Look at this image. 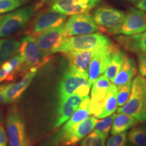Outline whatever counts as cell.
<instances>
[{
  "mask_svg": "<svg viewBox=\"0 0 146 146\" xmlns=\"http://www.w3.org/2000/svg\"><path fill=\"white\" fill-rule=\"evenodd\" d=\"M116 112L130 115L139 123L146 122V81L141 74L133 79L129 100L116 109Z\"/></svg>",
  "mask_w": 146,
  "mask_h": 146,
  "instance_id": "obj_1",
  "label": "cell"
},
{
  "mask_svg": "<svg viewBox=\"0 0 146 146\" xmlns=\"http://www.w3.org/2000/svg\"><path fill=\"white\" fill-rule=\"evenodd\" d=\"M110 43H112L110 40L100 33L68 36L64 39L57 53L98 50Z\"/></svg>",
  "mask_w": 146,
  "mask_h": 146,
  "instance_id": "obj_2",
  "label": "cell"
},
{
  "mask_svg": "<svg viewBox=\"0 0 146 146\" xmlns=\"http://www.w3.org/2000/svg\"><path fill=\"white\" fill-rule=\"evenodd\" d=\"M18 54L23 60L24 76L32 69L38 70L53 59L52 56H47L38 47L35 39L29 35L22 38Z\"/></svg>",
  "mask_w": 146,
  "mask_h": 146,
  "instance_id": "obj_3",
  "label": "cell"
},
{
  "mask_svg": "<svg viewBox=\"0 0 146 146\" xmlns=\"http://www.w3.org/2000/svg\"><path fill=\"white\" fill-rule=\"evenodd\" d=\"M5 125L10 146H31L23 114L16 106L9 108L5 118Z\"/></svg>",
  "mask_w": 146,
  "mask_h": 146,
  "instance_id": "obj_4",
  "label": "cell"
},
{
  "mask_svg": "<svg viewBox=\"0 0 146 146\" xmlns=\"http://www.w3.org/2000/svg\"><path fill=\"white\" fill-rule=\"evenodd\" d=\"M38 9L36 3L20 8L3 16L0 20V37L10 36L23 28Z\"/></svg>",
  "mask_w": 146,
  "mask_h": 146,
  "instance_id": "obj_5",
  "label": "cell"
},
{
  "mask_svg": "<svg viewBox=\"0 0 146 146\" xmlns=\"http://www.w3.org/2000/svg\"><path fill=\"white\" fill-rule=\"evenodd\" d=\"M123 11L110 7H101L93 14L92 17L100 31L110 35H117L125 19Z\"/></svg>",
  "mask_w": 146,
  "mask_h": 146,
  "instance_id": "obj_6",
  "label": "cell"
},
{
  "mask_svg": "<svg viewBox=\"0 0 146 146\" xmlns=\"http://www.w3.org/2000/svg\"><path fill=\"white\" fill-rule=\"evenodd\" d=\"M66 15L52 8L42 10L33 20L28 30V35L36 37L41 33L64 25Z\"/></svg>",
  "mask_w": 146,
  "mask_h": 146,
  "instance_id": "obj_7",
  "label": "cell"
},
{
  "mask_svg": "<svg viewBox=\"0 0 146 146\" xmlns=\"http://www.w3.org/2000/svg\"><path fill=\"white\" fill-rule=\"evenodd\" d=\"M89 84L88 72H82L68 66L60 83L58 91L59 101L74 94L83 85Z\"/></svg>",
  "mask_w": 146,
  "mask_h": 146,
  "instance_id": "obj_8",
  "label": "cell"
},
{
  "mask_svg": "<svg viewBox=\"0 0 146 146\" xmlns=\"http://www.w3.org/2000/svg\"><path fill=\"white\" fill-rule=\"evenodd\" d=\"M64 30L65 36L68 37L94 33L100 29L92 16L87 12L72 15L64 24Z\"/></svg>",
  "mask_w": 146,
  "mask_h": 146,
  "instance_id": "obj_9",
  "label": "cell"
},
{
  "mask_svg": "<svg viewBox=\"0 0 146 146\" xmlns=\"http://www.w3.org/2000/svg\"><path fill=\"white\" fill-rule=\"evenodd\" d=\"M106 76L101 75L93 83L89 110L90 114L96 118H98L103 110L105 98L112 85Z\"/></svg>",
  "mask_w": 146,
  "mask_h": 146,
  "instance_id": "obj_10",
  "label": "cell"
},
{
  "mask_svg": "<svg viewBox=\"0 0 146 146\" xmlns=\"http://www.w3.org/2000/svg\"><path fill=\"white\" fill-rule=\"evenodd\" d=\"M64 27V25L49 29L35 37L36 44L43 54L52 56L57 53L58 49L66 38Z\"/></svg>",
  "mask_w": 146,
  "mask_h": 146,
  "instance_id": "obj_11",
  "label": "cell"
},
{
  "mask_svg": "<svg viewBox=\"0 0 146 146\" xmlns=\"http://www.w3.org/2000/svg\"><path fill=\"white\" fill-rule=\"evenodd\" d=\"M101 0H52L51 8L65 15L87 13Z\"/></svg>",
  "mask_w": 146,
  "mask_h": 146,
  "instance_id": "obj_12",
  "label": "cell"
},
{
  "mask_svg": "<svg viewBox=\"0 0 146 146\" xmlns=\"http://www.w3.org/2000/svg\"><path fill=\"white\" fill-rule=\"evenodd\" d=\"M113 43L105 46L99 50H96L88 66V80L90 85H92L94 82L102 75L106 70L110 60L112 49L114 47Z\"/></svg>",
  "mask_w": 146,
  "mask_h": 146,
  "instance_id": "obj_13",
  "label": "cell"
},
{
  "mask_svg": "<svg viewBox=\"0 0 146 146\" xmlns=\"http://www.w3.org/2000/svg\"><path fill=\"white\" fill-rule=\"evenodd\" d=\"M145 31H146L145 13L141 10L131 8L125 14V19L118 30V34L133 35Z\"/></svg>",
  "mask_w": 146,
  "mask_h": 146,
  "instance_id": "obj_14",
  "label": "cell"
},
{
  "mask_svg": "<svg viewBox=\"0 0 146 146\" xmlns=\"http://www.w3.org/2000/svg\"><path fill=\"white\" fill-rule=\"evenodd\" d=\"M83 98L77 94H74L59 102L55 129L59 128L72 116Z\"/></svg>",
  "mask_w": 146,
  "mask_h": 146,
  "instance_id": "obj_15",
  "label": "cell"
},
{
  "mask_svg": "<svg viewBox=\"0 0 146 146\" xmlns=\"http://www.w3.org/2000/svg\"><path fill=\"white\" fill-rule=\"evenodd\" d=\"M36 69H32L23 76L20 81L7 85L4 90L5 104H12L19 100L37 72Z\"/></svg>",
  "mask_w": 146,
  "mask_h": 146,
  "instance_id": "obj_16",
  "label": "cell"
},
{
  "mask_svg": "<svg viewBox=\"0 0 146 146\" xmlns=\"http://www.w3.org/2000/svg\"><path fill=\"white\" fill-rule=\"evenodd\" d=\"M23 60L19 54L5 62L0 66V83H10L23 76Z\"/></svg>",
  "mask_w": 146,
  "mask_h": 146,
  "instance_id": "obj_17",
  "label": "cell"
},
{
  "mask_svg": "<svg viewBox=\"0 0 146 146\" xmlns=\"http://www.w3.org/2000/svg\"><path fill=\"white\" fill-rule=\"evenodd\" d=\"M118 44L126 50L133 53L146 52V31L133 35L116 37Z\"/></svg>",
  "mask_w": 146,
  "mask_h": 146,
  "instance_id": "obj_18",
  "label": "cell"
},
{
  "mask_svg": "<svg viewBox=\"0 0 146 146\" xmlns=\"http://www.w3.org/2000/svg\"><path fill=\"white\" fill-rule=\"evenodd\" d=\"M96 50H98L68 52L63 53V54L68 60L70 66L78 69L82 72H87L89 62Z\"/></svg>",
  "mask_w": 146,
  "mask_h": 146,
  "instance_id": "obj_19",
  "label": "cell"
},
{
  "mask_svg": "<svg viewBox=\"0 0 146 146\" xmlns=\"http://www.w3.org/2000/svg\"><path fill=\"white\" fill-rule=\"evenodd\" d=\"M96 120V118L94 116H89L87 119L76 125L69 137L67 146H74L83 139L95 129Z\"/></svg>",
  "mask_w": 146,
  "mask_h": 146,
  "instance_id": "obj_20",
  "label": "cell"
},
{
  "mask_svg": "<svg viewBox=\"0 0 146 146\" xmlns=\"http://www.w3.org/2000/svg\"><path fill=\"white\" fill-rule=\"evenodd\" d=\"M137 72V68L135 60L132 58L127 57L114 78L112 83L118 87L132 81Z\"/></svg>",
  "mask_w": 146,
  "mask_h": 146,
  "instance_id": "obj_21",
  "label": "cell"
},
{
  "mask_svg": "<svg viewBox=\"0 0 146 146\" xmlns=\"http://www.w3.org/2000/svg\"><path fill=\"white\" fill-rule=\"evenodd\" d=\"M127 57V55L123 50H122L118 45H114L110 60L104 72V76H106L112 83Z\"/></svg>",
  "mask_w": 146,
  "mask_h": 146,
  "instance_id": "obj_22",
  "label": "cell"
},
{
  "mask_svg": "<svg viewBox=\"0 0 146 146\" xmlns=\"http://www.w3.org/2000/svg\"><path fill=\"white\" fill-rule=\"evenodd\" d=\"M139 122L130 115L124 113H116L113 120L110 133L112 135L125 132Z\"/></svg>",
  "mask_w": 146,
  "mask_h": 146,
  "instance_id": "obj_23",
  "label": "cell"
},
{
  "mask_svg": "<svg viewBox=\"0 0 146 146\" xmlns=\"http://www.w3.org/2000/svg\"><path fill=\"white\" fill-rule=\"evenodd\" d=\"M21 42L13 39H0V66L18 54Z\"/></svg>",
  "mask_w": 146,
  "mask_h": 146,
  "instance_id": "obj_24",
  "label": "cell"
},
{
  "mask_svg": "<svg viewBox=\"0 0 146 146\" xmlns=\"http://www.w3.org/2000/svg\"><path fill=\"white\" fill-rule=\"evenodd\" d=\"M117 96H118V88L116 85L112 83L110 87L106 97L105 98L104 105L103 110L101 114L98 116V118H106L107 116L113 114L115 111L116 110L118 106L117 102Z\"/></svg>",
  "mask_w": 146,
  "mask_h": 146,
  "instance_id": "obj_25",
  "label": "cell"
},
{
  "mask_svg": "<svg viewBox=\"0 0 146 146\" xmlns=\"http://www.w3.org/2000/svg\"><path fill=\"white\" fill-rule=\"evenodd\" d=\"M127 139L131 144L137 146H146V125L135 126L127 135Z\"/></svg>",
  "mask_w": 146,
  "mask_h": 146,
  "instance_id": "obj_26",
  "label": "cell"
},
{
  "mask_svg": "<svg viewBox=\"0 0 146 146\" xmlns=\"http://www.w3.org/2000/svg\"><path fill=\"white\" fill-rule=\"evenodd\" d=\"M106 140V137L94 130L83 139L80 146H105Z\"/></svg>",
  "mask_w": 146,
  "mask_h": 146,
  "instance_id": "obj_27",
  "label": "cell"
},
{
  "mask_svg": "<svg viewBox=\"0 0 146 146\" xmlns=\"http://www.w3.org/2000/svg\"><path fill=\"white\" fill-rule=\"evenodd\" d=\"M115 116L116 114H114L106 118H102V120H96L95 130L107 138L109 132L110 131Z\"/></svg>",
  "mask_w": 146,
  "mask_h": 146,
  "instance_id": "obj_28",
  "label": "cell"
},
{
  "mask_svg": "<svg viewBox=\"0 0 146 146\" xmlns=\"http://www.w3.org/2000/svg\"><path fill=\"white\" fill-rule=\"evenodd\" d=\"M29 1L31 0H0V14L13 11Z\"/></svg>",
  "mask_w": 146,
  "mask_h": 146,
  "instance_id": "obj_29",
  "label": "cell"
},
{
  "mask_svg": "<svg viewBox=\"0 0 146 146\" xmlns=\"http://www.w3.org/2000/svg\"><path fill=\"white\" fill-rule=\"evenodd\" d=\"M131 85H132V81L129 82L118 88L117 102L118 107H122L127 102L130 97Z\"/></svg>",
  "mask_w": 146,
  "mask_h": 146,
  "instance_id": "obj_30",
  "label": "cell"
},
{
  "mask_svg": "<svg viewBox=\"0 0 146 146\" xmlns=\"http://www.w3.org/2000/svg\"><path fill=\"white\" fill-rule=\"evenodd\" d=\"M127 133L125 132L114 135L107 141L106 146H127Z\"/></svg>",
  "mask_w": 146,
  "mask_h": 146,
  "instance_id": "obj_31",
  "label": "cell"
},
{
  "mask_svg": "<svg viewBox=\"0 0 146 146\" xmlns=\"http://www.w3.org/2000/svg\"><path fill=\"white\" fill-rule=\"evenodd\" d=\"M137 54L140 74L143 76H146V52H139Z\"/></svg>",
  "mask_w": 146,
  "mask_h": 146,
  "instance_id": "obj_32",
  "label": "cell"
},
{
  "mask_svg": "<svg viewBox=\"0 0 146 146\" xmlns=\"http://www.w3.org/2000/svg\"><path fill=\"white\" fill-rule=\"evenodd\" d=\"M8 137L3 123H0V146H7Z\"/></svg>",
  "mask_w": 146,
  "mask_h": 146,
  "instance_id": "obj_33",
  "label": "cell"
},
{
  "mask_svg": "<svg viewBox=\"0 0 146 146\" xmlns=\"http://www.w3.org/2000/svg\"><path fill=\"white\" fill-rule=\"evenodd\" d=\"M6 86L7 85H5V84L0 85V106L5 104L4 90Z\"/></svg>",
  "mask_w": 146,
  "mask_h": 146,
  "instance_id": "obj_34",
  "label": "cell"
},
{
  "mask_svg": "<svg viewBox=\"0 0 146 146\" xmlns=\"http://www.w3.org/2000/svg\"><path fill=\"white\" fill-rule=\"evenodd\" d=\"M135 5L139 10L146 11V0H137L135 2Z\"/></svg>",
  "mask_w": 146,
  "mask_h": 146,
  "instance_id": "obj_35",
  "label": "cell"
},
{
  "mask_svg": "<svg viewBox=\"0 0 146 146\" xmlns=\"http://www.w3.org/2000/svg\"><path fill=\"white\" fill-rule=\"evenodd\" d=\"M52 1V0H39V3H36V5H37L38 8H40L43 6V5L46 4L47 3H51Z\"/></svg>",
  "mask_w": 146,
  "mask_h": 146,
  "instance_id": "obj_36",
  "label": "cell"
},
{
  "mask_svg": "<svg viewBox=\"0 0 146 146\" xmlns=\"http://www.w3.org/2000/svg\"><path fill=\"white\" fill-rule=\"evenodd\" d=\"M4 120V114H3V110L2 108H0V123H2Z\"/></svg>",
  "mask_w": 146,
  "mask_h": 146,
  "instance_id": "obj_37",
  "label": "cell"
},
{
  "mask_svg": "<svg viewBox=\"0 0 146 146\" xmlns=\"http://www.w3.org/2000/svg\"><path fill=\"white\" fill-rule=\"evenodd\" d=\"M129 146H137V145H133V144H131V145H130Z\"/></svg>",
  "mask_w": 146,
  "mask_h": 146,
  "instance_id": "obj_38",
  "label": "cell"
},
{
  "mask_svg": "<svg viewBox=\"0 0 146 146\" xmlns=\"http://www.w3.org/2000/svg\"><path fill=\"white\" fill-rule=\"evenodd\" d=\"M2 17H3V16H0V20H1V18H2Z\"/></svg>",
  "mask_w": 146,
  "mask_h": 146,
  "instance_id": "obj_39",
  "label": "cell"
},
{
  "mask_svg": "<svg viewBox=\"0 0 146 146\" xmlns=\"http://www.w3.org/2000/svg\"><path fill=\"white\" fill-rule=\"evenodd\" d=\"M130 1H137V0H130Z\"/></svg>",
  "mask_w": 146,
  "mask_h": 146,
  "instance_id": "obj_40",
  "label": "cell"
},
{
  "mask_svg": "<svg viewBox=\"0 0 146 146\" xmlns=\"http://www.w3.org/2000/svg\"><path fill=\"white\" fill-rule=\"evenodd\" d=\"M145 81H146V78H145Z\"/></svg>",
  "mask_w": 146,
  "mask_h": 146,
  "instance_id": "obj_41",
  "label": "cell"
}]
</instances>
